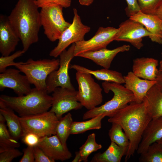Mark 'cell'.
Masks as SVG:
<instances>
[{
	"mask_svg": "<svg viewBox=\"0 0 162 162\" xmlns=\"http://www.w3.org/2000/svg\"><path fill=\"white\" fill-rule=\"evenodd\" d=\"M59 62L58 59L34 60L30 58L25 62H16L14 66L25 74L35 87L46 91L47 78L52 72L58 69Z\"/></svg>",
	"mask_w": 162,
	"mask_h": 162,
	"instance_id": "5",
	"label": "cell"
},
{
	"mask_svg": "<svg viewBox=\"0 0 162 162\" xmlns=\"http://www.w3.org/2000/svg\"><path fill=\"white\" fill-rule=\"evenodd\" d=\"M63 8L61 5L51 4L41 8L40 11V23L44 33L52 42L58 40L71 24L64 19Z\"/></svg>",
	"mask_w": 162,
	"mask_h": 162,
	"instance_id": "6",
	"label": "cell"
},
{
	"mask_svg": "<svg viewBox=\"0 0 162 162\" xmlns=\"http://www.w3.org/2000/svg\"><path fill=\"white\" fill-rule=\"evenodd\" d=\"M41 137L32 133H28L22 137V142L27 146L34 147L37 146Z\"/></svg>",
	"mask_w": 162,
	"mask_h": 162,
	"instance_id": "36",
	"label": "cell"
},
{
	"mask_svg": "<svg viewBox=\"0 0 162 162\" xmlns=\"http://www.w3.org/2000/svg\"><path fill=\"white\" fill-rule=\"evenodd\" d=\"M140 162H162V147L157 142L148 148L144 153L140 154Z\"/></svg>",
	"mask_w": 162,
	"mask_h": 162,
	"instance_id": "30",
	"label": "cell"
},
{
	"mask_svg": "<svg viewBox=\"0 0 162 162\" xmlns=\"http://www.w3.org/2000/svg\"><path fill=\"white\" fill-rule=\"evenodd\" d=\"M5 119L0 113V151L11 148H17L20 144L10 134L5 124Z\"/></svg>",
	"mask_w": 162,
	"mask_h": 162,
	"instance_id": "28",
	"label": "cell"
},
{
	"mask_svg": "<svg viewBox=\"0 0 162 162\" xmlns=\"http://www.w3.org/2000/svg\"><path fill=\"white\" fill-rule=\"evenodd\" d=\"M157 16L162 21V1L153 14Z\"/></svg>",
	"mask_w": 162,
	"mask_h": 162,
	"instance_id": "41",
	"label": "cell"
},
{
	"mask_svg": "<svg viewBox=\"0 0 162 162\" xmlns=\"http://www.w3.org/2000/svg\"><path fill=\"white\" fill-rule=\"evenodd\" d=\"M69 68L73 69L77 72L90 74L97 79L109 82L123 84L124 83V77L120 73L115 70L104 68L101 69L92 70L81 66L76 64L70 65Z\"/></svg>",
	"mask_w": 162,
	"mask_h": 162,
	"instance_id": "22",
	"label": "cell"
},
{
	"mask_svg": "<svg viewBox=\"0 0 162 162\" xmlns=\"http://www.w3.org/2000/svg\"><path fill=\"white\" fill-rule=\"evenodd\" d=\"M112 123V125L108 132L111 141L120 146L128 148L129 140L124 132L123 131L122 127L116 123Z\"/></svg>",
	"mask_w": 162,
	"mask_h": 162,
	"instance_id": "31",
	"label": "cell"
},
{
	"mask_svg": "<svg viewBox=\"0 0 162 162\" xmlns=\"http://www.w3.org/2000/svg\"><path fill=\"white\" fill-rule=\"evenodd\" d=\"M130 49L129 45H124L112 50L106 48L84 52L79 55L78 57L89 59L104 68L109 69L112 61L118 53L128 51Z\"/></svg>",
	"mask_w": 162,
	"mask_h": 162,
	"instance_id": "18",
	"label": "cell"
},
{
	"mask_svg": "<svg viewBox=\"0 0 162 162\" xmlns=\"http://www.w3.org/2000/svg\"><path fill=\"white\" fill-rule=\"evenodd\" d=\"M106 114L98 115L86 121L73 122L71 129V134L82 133L86 131L94 129L99 130L101 127V121Z\"/></svg>",
	"mask_w": 162,
	"mask_h": 162,
	"instance_id": "27",
	"label": "cell"
},
{
	"mask_svg": "<svg viewBox=\"0 0 162 162\" xmlns=\"http://www.w3.org/2000/svg\"><path fill=\"white\" fill-rule=\"evenodd\" d=\"M124 86L131 91L134 95L135 102L142 103L149 90L156 84V80L141 79L132 71L129 72L124 76Z\"/></svg>",
	"mask_w": 162,
	"mask_h": 162,
	"instance_id": "17",
	"label": "cell"
},
{
	"mask_svg": "<svg viewBox=\"0 0 162 162\" xmlns=\"http://www.w3.org/2000/svg\"><path fill=\"white\" fill-rule=\"evenodd\" d=\"M22 153L16 148H11L0 151V162H11Z\"/></svg>",
	"mask_w": 162,
	"mask_h": 162,
	"instance_id": "34",
	"label": "cell"
},
{
	"mask_svg": "<svg viewBox=\"0 0 162 162\" xmlns=\"http://www.w3.org/2000/svg\"><path fill=\"white\" fill-rule=\"evenodd\" d=\"M76 78L78 85V100L88 110L100 105L103 100L102 88L88 73L77 72Z\"/></svg>",
	"mask_w": 162,
	"mask_h": 162,
	"instance_id": "8",
	"label": "cell"
},
{
	"mask_svg": "<svg viewBox=\"0 0 162 162\" xmlns=\"http://www.w3.org/2000/svg\"><path fill=\"white\" fill-rule=\"evenodd\" d=\"M160 68H159L162 69V59L160 61Z\"/></svg>",
	"mask_w": 162,
	"mask_h": 162,
	"instance_id": "44",
	"label": "cell"
},
{
	"mask_svg": "<svg viewBox=\"0 0 162 162\" xmlns=\"http://www.w3.org/2000/svg\"><path fill=\"white\" fill-rule=\"evenodd\" d=\"M72 116L68 113L59 119L56 130V134L63 145L67 146L66 142L71 134V129L73 122Z\"/></svg>",
	"mask_w": 162,
	"mask_h": 162,
	"instance_id": "29",
	"label": "cell"
},
{
	"mask_svg": "<svg viewBox=\"0 0 162 162\" xmlns=\"http://www.w3.org/2000/svg\"><path fill=\"white\" fill-rule=\"evenodd\" d=\"M162 138V116L152 119L146 128L136 151L138 154L145 152L150 145Z\"/></svg>",
	"mask_w": 162,
	"mask_h": 162,
	"instance_id": "20",
	"label": "cell"
},
{
	"mask_svg": "<svg viewBox=\"0 0 162 162\" xmlns=\"http://www.w3.org/2000/svg\"><path fill=\"white\" fill-rule=\"evenodd\" d=\"M34 147L30 146L24 148L23 150V154L20 162H34Z\"/></svg>",
	"mask_w": 162,
	"mask_h": 162,
	"instance_id": "39",
	"label": "cell"
},
{
	"mask_svg": "<svg viewBox=\"0 0 162 162\" xmlns=\"http://www.w3.org/2000/svg\"><path fill=\"white\" fill-rule=\"evenodd\" d=\"M38 8H42L51 4H57L66 8L70 6L71 0H33Z\"/></svg>",
	"mask_w": 162,
	"mask_h": 162,
	"instance_id": "35",
	"label": "cell"
},
{
	"mask_svg": "<svg viewBox=\"0 0 162 162\" xmlns=\"http://www.w3.org/2000/svg\"><path fill=\"white\" fill-rule=\"evenodd\" d=\"M25 52L22 50L16 51L11 55L6 56H2L0 57V72L4 71L10 66H14L16 62L14 60L22 56Z\"/></svg>",
	"mask_w": 162,
	"mask_h": 162,
	"instance_id": "32",
	"label": "cell"
},
{
	"mask_svg": "<svg viewBox=\"0 0 162 162\" xmlns=\"http://www.w3.org/2000/svg\"><path fill=\"white\" fill-rule=\"evenodd\" d=\"M95 137L94 133L88 135L85 142L80 148L79 151L75 152L72 162H86L90 154L102 148V145L96 142Z\"/></svg>",
	"mask_w": 162,
	"mask_h": 162,
	"instance_id": "26",
	"label": "cell"
},
{
	"mask_svg": "<svg viewBox=\"0 0 162 162\" xmlns=\"http://www.w3.org/2000/svg\"><path fill=\"white\" fill-rule=\"evenodd\" d=\"M143 101L152 119L162 116V91L156 84L149 90Z\"/></svg>",
	"mask_w": 162,
	"mask_h": 162,
	"instance_id": "24",
	"label": "cell"
},
{
	"mask_svg": "<svg viewBox=\"0 0 162 162\" xmlns=\"http://www.w3.org/2000/svg\"><path fill=\"white\" fill-rule=\"evenodd\" d=\"M118 28L112 27H100L94 35L90 39L85 40L75 43V57L82 53L106 48L111 42L114 40Z\"/></svg>",
	"mask_w": 162,
	"mask_h": 162,
	"instance_id": "12",
	"label": "cell"
},
{
	"mask_svg": "<svg viewBox=\"0 0 162 162\" xmlns=\"http://www.w3.org/2000/svg\"><path fill=\"white\" fill-rule=\"evenodd\" d=\"M38 8L33 0H18L8 16L25 52L32 45L39 40L41 25Z\"/></svg>",
	"mask_w": 162,
	"mask_h": 162,
	"instance_id": "2",
	"label": "cell"
},
{
	"mask_svg": "<svg viewBox=\"0 0 162 162\" xmlns=\"http://www.w3.org/2000/svg\"><path fill=\"white\" fill-rule=\"evenodd\" d=\"M73 12L72 23L62 34L57 45L50 52V56L57 58L70 45L84 40L85 35L90 31V27L82 23L76 9H73Z\"/></svg>",
	"mask_w": 162,
	"mask_h": 162,
	"instance_id": "10",
	"label": "cell"
},
{
	"mask_svg": "<svg viewBox=\"0 0 162 162\" xmlns=\"http://www.w3.org/2000/svg\"><path fill=\"white\" fill-rule=\"evenodd\" d=\"M102 86L106 93H108L110 91L113 92V98L103 105L88 110L83 114V119L91 118L104 114L109 117L129 103L135 101L132 92L121 84L104 82L102 83Z\"/></svg>",
	"mask_w": 162,
	"mask_h": 162,
	"instance_id": "4",
	"label": "cell"
},
{
	"mask_svg": "<svg viewBox=\"0 0 162 162\" xmlns=\"http://www.w3.org/2000/svg\"><path fill=\"white\" fill-rule=\"evenodd\" d=\"M158 65V61L152 58H137L133 60L132 72L143 79L156 80L159 70L157 68Z\"/></svg>",
	"mask_w": 162,
	"mask_h": 162,
	"instance_id": "21",
	"label": "cell"
},
{
	"mask_svg": "<svg viewBox=\"0 0 162 162\" xmlns=\"http://www.w3.org/2000/svg\"><path fill=\"white\" fill-rule=\"evenodd\" d=\"M128 148L120 146L111 141L107 149L103 153L99 152L94 156L92 162H120L127 153Z\"/></svg>",
	"mask_w": 162,
	"mask_h": 162,
	"instance_id": "25",
	"label": "cell"
},
{
	"mask_svg": "<svg viewBox=\"0 0 162 162\" xmlns=\"http://www.w3.org/2000/svg\"><path fill=\"white\" fill-rule=\"evenodd\" d=\"M0 100L22 117L48 111L52 106V99L46 91L35 87L29 93L22 96L1 95Z\"/></svg>",
	"mask_w": 162,
	"mask_h": 162,
	"instance_id": "3",
	"label": "cell"
},
{
	"mask_svg": "<svg viewBox=\"0 0 162 162\" xmlns=\"http://www.w3.org/2000/svg\"><path fill=\"white\" fill-rule=\"evenodd\" d=\"M35 162H54L55 160L49 157L38 146L34 147Z\"/></svg>",
	"mask_w": 162,
	"mask_h": 162,
	"instance_id": "37",
	"label": "cell"
},
{
	"mask_svg": "<svg viewBox=\"0 0 162 162\" xmlns=\"http://www.w3.org/2000/svg\"><path fill=\"white\" fill-rule=\"evenodd\" d=\"M161 32L162 33V25L161 27Z\"/></svg>",
	"mask_w": 162,
	"mask_h": 162,
	"instance_id": "45",
	"label": "cell"
},
{
	"mask_svg": "<svg viewBox=\"0 0 162 162\" xmlns=\"http://www.w3.org/2000/svg\"><path fill=\"white\" fill-rule=\"evenodd\" d=\"M162 147V138L156 142Z\"/></svg>",
	"mask_w": 162,
	"mask_h": 162,
	"instance_id": "43",
	"label": "cell"
},
{
	"mask_svg": "<svg viewBox=\"0 0 162 162\" xmlns=\"http://www.w3.org/2000/svg\"><path fill=\"white\" fill-rule=\"evenodd\" d=\"M37 146L55 160L64 161L72 156L67 146L63 145L56 135L41 137Z\"/></svg>",
	"mask_w": 162,
	"mask_h": 162,
	"instance_id": "15",
	"label": "cell"
},
{
	"mask_svg": "<svg viewBox=\"0 0 162 162\" xmlns=\"http://www.w3.org/2000/svg\"><path fill=\"white\" fill-rule=\"evenodd\" d=\"M108 122L118 124L127 136L129 145L125 155L126 162L133 156L141 142L143 133L152 119L145 102L129 103L109 116Z\"/></svg>",
	"mask_w": 162,
	"mask_h": 162,
	"instance_id": "1",
	"label": "cell"
},
{
	"mask_svg": "<svg viewBox=\"0 0 162 162\" xmlns=\"http://www.w3.org/2000/svg\"><path fill=\"white\" fill-rule=\"evenodd\" d=\"M19 69H7L0 74V90L5 88L12 89L18 96L26 94L32 90L31 83L25 75L20 73Z\"/></svg>",
	"mask_w": 162,
	"mask_h": 162,
	"instance_id": "14",
	"label": "cell"
},
{
	"mask_svg": "<svg viewBox=\"0 0 162 162\" xmlns=\"http://www.w3.org/2000/svg\"><path fill=\"white\" fill-rule=\"evenodd\" d=\"M156 81V84L162 91V69H159Z\"/></svg>",
	"mask_w": 162,
	"mask_h": 162,
	"instance_id": "40",
	"label": "cell"
},
{
	"mask_svg": "<svg viewBox=\"0 0 162 162\" xmlns=\"http://www.w3.org/2000/svg\"><path fill=\"white\" fill-rule=\"evenodd\" d=\"M94 0H79L80 4L83 6H88L93 2Z\"/></svg>",
	"mask_w": 162,
	"mask_h": 162,
	"instance_id": "42",
	"label": "cell"
},
{
	"mask_svg": "<svg viewBox=\"0 0 162 162\" xmlns=\"http://www.w3.org/2000/svg\"><path fill=\"white\" fill-rule=\"evenodd\" d=\"M125 1L127 4V7L125 10L126 14L129 17L140 11L137 0Z\"/></svg>",
	"mask_w": 162,
	"mask_h": 162,
	"instance_id": "38",
	"label": "cell"
},
{
	"mask_svg": "<svg viewBox=\"0 0 162 162\" xmlns=\"http://www.w3.org/2000/svg\"><path fill=\"white\" fill-rule=\"evenodd\" d=\"M129 18L144 26L152 34L150 39L152 42L162 45V21L157 16L153 14H145L140 11Z\"/></svg>",
	"mask_w": 162,
	"mask_h": 162,
	"instance_id": "19",
	"label": "cell"
},
{
	"mask_svg": "<svg viewBox=\"0 0 162 162\" xmlns=\"http://www.w3.org/2000/svg\"><path fill=\"white\" fill-rule=\"evenodd\" d=\"M118 29L114 40L129 43L139 50L143 46L142 38L152 35L142 24L129 18L122 22Z\"/></svg>",
	"mask_w": 162,
	"mask_h": 162,
	"instance_id": "13",
	"label": "cell"
},
{
	"mask_svg": "<svg viewBox=\"0 0 162 162\" xmlns=\"http://www.w3.org/2000/svg\"><path fill=\"white\" fill-rule=\"evenodd\" d=\"M75 43H73L68 50H64L60 55L59 65L57 70L50 73L46 80V91L49 94L56 87H61L75 89L70 77L68 70L70 62L75 57Z\"/></svg>",
	"mask_w": 162,
	"mask_h": 162,
	"instance_id": "9",
	"label": "cell"
},
{
	"mask_svg": "<svg viewBox=\"0 0 162 162\" xmlns=\"http://www.w3.org/2000/svg\"><path fill=\"white\" fill-rule=\"evenodd\" d=\"M23 134L32 133L40 137L56 134L59 119L55 113L49 111L20 117Z\"/></svg>",
	"mask_w": 162,
	"mask_h": 162,
	"instance_id": "7",
	"label": "cell"
},
{
	"mask_svg": "<svg viewBox=\"0 0 162 162\" xmlns=\"http://www.w3.org/2000/svg\"><path fill=\"white\" fill-rule=\"evenodd\" d=\"M52 104L50 111L54 112L59 119L64 114L83 107L77 98V91L57 87L52 92Z\"/></svg>",
	"mask_w": 162,
	"mask_h": 162,
	"instance_id": "11",
	"label": "cell"
},
{
	"mask_svg": "<svg viewBox=\"0 0 162 162\" xmlns=\"http://www.w3.org/2000/svg\"><path fill=\"white\" fill-rule=\"evenodd\" d=\"M20 39L11 25L8 16H0V52L6 56L14 51Z\"/></svg>",
	"mask_w": 162,
	"mask_h": 162,
	"instance_id": "16",
	"label": "cell"
},
{
	"mask_svg": "<svg viewBox=\"0 0 162 162\" xmlns=\"http://www.w3.org/2000/svg\"><path fill=\"white\" fill-rule=\"evenodd\" d=\"M11 108L0 100V113L4 118L11 136L17 140L23 136V132L19 119Z\"/></svg>",
	"mask_w": 162,
	"mask_h": 162,
	"instance_id": "23",
	"label": "cell"
},
{
	"mask_svg": "<svg viewBox=\"0 0 162 162\" xmlns=\"http://www.w3.org/2000/svg\"><path fill=\"white\" fill-rule=\"evenodd\" d=\"M140 10L148 14H153L162 0H137Z\"/></svg>",
	"mask_w": 162,
	"mask_h": 162,
	"instance_id": "33",
	"label": "cell"
}]
</instances>
